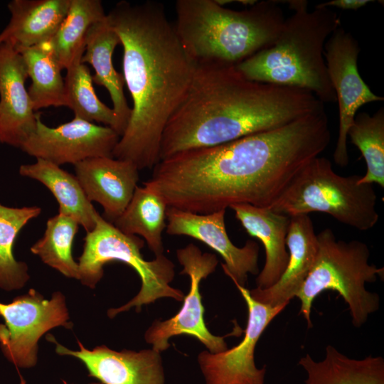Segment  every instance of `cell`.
Segmentation results:
<instances>
[{"label": "cell", "instance_id": "11", "mask_svg": "<svg viewBox=\"0 0 384 384\" xmlns=\"http://www.w3.org/2000/svg\"><path fill=\"white\" fill-rule=\"evenodd\" d=\"M176 256L183 267L181 274L190 277L189 292L184 297L183 306L174 316L163 321H156L151 324L145 333L146 341L160 353L169 347L168 341L171 337L186 334L198 339L210 353H218L227 350L224 340L227 336H214L206 326L199 290L201 281L215 271L218 262L216 256L203 253L192 243L177 250Z\"/></svg>", "mask_w": 384, "mask_h": 384}, {"label": "cell", "instance_id": "10", "mask_svg": "<svg viewBox=\"0 0 384 384\" xmlns=\"http://www.w3.org/2000/svg\"><path fill=\"white\" fill-rule=\"evenodd\" d=\"M360 47L353 35L339 26L327 39L324 55L329 80L338 105L339 127L334 161L339 166L349 162L348 131L363 105L383 100L362 79L358 68Z\"/></svg>", "mask_w": 384, "mask_h": 384}, {"label": "cell", "instance_id": "5", "mask_svg": "<svg viewBox=\"0 0 384 384\" xmlns=\"http://www.w3.org/2000/svg\"><path fill=\"white\" fill-rule=\"evenodd\" d=\"M287 4L293 14L274 43L236 68L247 79L304 89L324 104L334 102L324 52L327 39L341 26L340 18L330 8L309 11L305 0Z\"/></svg>", "mask_w": 384, "mask_h": 384}, {"label": "cell", "instance_id": "28", "mask_svg": "<svg viewBox=\"0 0 384 384\" xmlns=\"http://www.w3.org/2000/svg\"><path fill=\"white\" fill-rule=\"evenodd\" d=\"M79 223L58 213L48 219L44 234L30 248L43 263L68 278L79 279V266L73 257V244Z\"/></svg>", "mask_w": 384, "mask_h": 384}, {"label": "cell", "instance_id": "13", "mask_svg": "<svg viewBox=\"0 0 384 384\" xmlns=\"http://www.w3.org/2000/svg\"><path fill=\"white\" fill-rule=\"evenodd\" d=\"M234 283L248 310L244 337L223 352H201L198 361L206 384H264L266 369L257 368L255 349L265 329L288 304L272 306L260 303L250 296V290Z\"/></svg>", "mask_w": 384, "mask_h": 384}, {"label": "cell", "instance_id": "19", "mask_svg": "<svg viewBox=\"0 0 384 384\" xmlns=\"http://www.w3.org/2000/svg\"><path fill=\"white\" fill-rule=\"evenodd\" d=\"M230 208L246 232L259 239L265 251V262L256 278L257 287L264 289L273 286L284 272L289 253L286 245L290 217L269 208L250 204H233Z\"/></svg>", "mask_w": 384, "mask_h": 384}, {"label": "cell", "instance_id": "32", "mask_svg": "<svg viewBox=\"0 0 384 384\" xmlns=\"http://www.w3.org/2000/svg\"><path fill=\"white\" fill-rule=\"evenodd\" d=\"M18 373L19 378H20L19 384H26V380H24V378H23V376L21 375V374L19 373L18 370ZM63 384H67V383L63 381ZM92 384H102V383H92Z\"/></svg>", "mask_w": 384, "mask_h": 384}, {"label": "cell", "instance_id": "1", "mask_svg": "<svg viewBox=\"0 0 384 384\" xmlns=\"http://www.w3.org/2000/svg\"><path fill=\"white\" fill-rule=\"evenodd\" d=\"M331 142L325 109L277 129L160 160L146 182L169 207L197 214L246 203L268 208Z\"/></svg>", "mask_w": 384, "mask_h": 384}, {"label": "cell", "instance_id": "14", "mask_svg": "<svg viewBox=\"0 0 384 384\" xmlns=\"http://www.w3.org/2000/svg\"><path fill=\"white\" fill-rule=\"evenodd\" d=\"M225 211L197 214L169 207L166 232L171 235H186L207 245L224 260L225 273L233 282L245 287L248 274L259 273V245L247 240L242 247L235 246L227 233Z\"/></svg>", "mask_w": 384, "mask_h": 384}, {"label": "cell", "instance_id": "7", "mask_svg": "<svg viewBox=\"0 0 384 384\" xmlns=\"http://www.w3.org/2000/svg\"><path fill=\"white\" fill-rule=\"evenodd\" d=\"M317 240L315 262L295 295L301 302L300 313L311 328L315 298L322 292L336 291L348 304L353 325L361 326L380 305L378 295L368 292L365 284L383 277V267L369 264L370 250L365 242L337 240L331 228L321 231Z\"/></svg>", "mask_w": 384, "mask_h": 384}, {"label": "cell", "instance_id": "6", "mask_svg": "<svg viewBox=\"0 0 384 384\" xmlns=\"http://www.w3.org/2000/svg\"><path fill=\"white\" fill-rule=\"evenodd\" d=\"M361 176H343L326 158L316 156L291 180L272 210L289 217L321 212L360 231L373 228L379 218L373 184L359 183Z\"/></svg>", "mask_w": 384, "mask_h": 384}, {"label": "cell", "instance_id": "31", "mask_svg": "<svg viewBox=\"0 0 384 384\" xmlns=\"http://www.w3.org/2000/svg\"><path fill=\"white\" fill-rule=\"evenodd\" d=\"M373 0H332L316 4V7L330 8L336 7L343 10H358L368 3L374 2Z\"/></svg>", "mask_w": 384, "mask_h": 384}, {"label": "cell", "instance_id": "9", "mask_svg": "<svg viewBox=\"0 0 384 384\" xmlns=\"http://www.w3.org/2000/svg\"><path fill=\"white\" fill-rule=\"evenodd\" d=\"M0 348L17 368H30L38 360V343L50 329L72 327L65 298L60 292L46 299L31 289L10 303L0 302Z\"/></svg>", "mask_w": 384, "mask_h": 384}, {"label": "cell", "instance_id": "22", "mask_svg": "<svg viewBox=\"0 0 384 384\" xmlns=\"http://www.w3.org/2000/svg\"><path fill=\"white\" fill-rule=\"evenodd\" d=\"M18 173L43 184L55 198L58 213L73 218L86 233L93 230L97 211L87 199L75 176L41 159H36L33 164L21 165Z\"/></svg>", "mask_w": 384, "mask_h": 384}, {"label": "cell", "instance_id": "12", "mask_svg": "<svg viewBox=\"0 0 384 384\" xmlns=\"http://www.w3.org/2000/svg\"><path fill=\"white\" fill-rule=\"evenodd\" d=\"M120 137L112 128L74 117L55 127L37 114L36 124L20 149L27 154L58 166L76 164L94 157H113Z\"/></svg>", "mask_w": 384, "mask_h": 384}, {"label": "cell", "instance_id": "26", "mask_svg": "<svg viewBox=\"0 0 384 384\" xmlns=\"http://www.w3.org/2000/svg\"><path fill=\"white\" fill-rule=\"evenodd\" d=\"M26 64L31 85L28 90L34 111L48 107H66L63 70L49 41L19 52Z\"/></svg>", "mask_w": 384, "mask_h": 384}, {"label": "cell", "instance_id": "4", "mask_svg": "<svg viewBox=\"0 0 384 384\" xmlns=\"http://www.w3.org/2000/svg\"><path fill=\"white\" fill-rule=\"evenodd\" d=\"M177 36L196 65H238L269 47L284 22L278 1L235 11L216 0H178Z\"/></svg>", "mask_w": 384, "mask_h": 384}, {"label": "cell", "instance_id": "29", "mask_svg": "<svg viewBox=\"0 0 384 384\" xmlns=\"http://www.w3.org/2000/svg\"><path fill=\"white\" fill-rule=\"evenodd\" d=\"M351 142L361 151L366 161L367 171L361 176L359 183H374L384 187V109L373 114H356L348 131Z\"/></svg>", "mask_w": 384, "mask_h": 384}, {"label": "cell", "instance_id": "25", "mask_svg": "<svg viewBox=\"0 0 384 384\" xmlns=\"http://www.w3.org/2000/svg\"><path fill=\"white\" fill-rule=\"evenodd\" d=\"M100 0H70L68 13L49 41L51 50L62 70L81 61L90 27L105 20Z\"/></svg>", "mask_w": 384, "mask_h": 384}, {"label": "cell", "instance_id": "20", "mask_svg": "<svg viewBox=\"0 0 384 384\" xmlns=\"http://www.w3.org/2000/svg\"><path fill=\"white\" fill-rule=\"evenodd\" d=\"M119 44V36L107 16L105 20L92 24L88 29L81 63H89L94 68L93 83L107 90L116 117L115 132L121 137L129 123L132 108L128 105L124 92V76L115 70L113 65V53Z\"/></svg>", "mask_w": 384, "mask_h": 384}, {"label": "cell", "instance_id": "16", "mask_svg": "<svg viewBox=\"0 0 384 384\" xmlns=\"http://www.w3.org/2000/svg\"><path fill=\"white\" fill-rule=\"evenodd\" d=\"M28 77L21 54L0 43V142L18 148L36 124L38 112L25 86Z\"/></svg>", "mask_w": 384, "mask_h": 384}, {"label": "cell", "instance_id": "24", "mask_svg": "<svg viewBox=\"0 0 384 384\" xmlns=\"http://www.w3.org/2000/svg\"><path fill=\"white\" fill-rule=\"evenodd\" d=\"M168 208L163 197L144 181L143 186H137L128 206L112 224L123 233L142 237L156 256L161 255Z\"/></svg>", "mask_w": 384, "mask_h": 384}, {"label": "cell", "instance_id": "8", "mask_svg": "<svg viewBox=\"0 0 384 384\" xmlns=\"http://www.w3.org/2000/svg\"><path fill=\"white\" fill-rule=\"evenodd\" d=\"M144 240L137 235L123 233L97 212L95 226L84 238L82 252L79 257V280L91 289L102 279L105 264L118 261L132 267L139 274L142 286L139 293L126 304L110 309L107 315L113 318L119 313L154 302L162 297L177 301L184 299L183 293L170 286L175 275L174 265L163 254L153 260L143 257L141 250Z\"/></svg>", "mask_w": 384, "mask_h": 384}, {"label": "cell", "instance_id": "18", "mask_svg": "<svg viewBox=\"0 0 384 384\" xmlns=\"http://www.w3.org/2000/svg\"><path fill=\"white\" fill-rule=\"evenodd\" d=\"M286 245L289 260L279 279L269 288L250 291L260 303L272 306L289 304L310 272L317 255L318 240L309 215L290 217Z\"/></svg>", "mask_w": 384, "mask_h": 384}, {"label": "cell", "instance_id": "2", "mask_svg": "<svg viewBox=\"0 0 384 384\" xmlns=\"http://www.w3.org/2000/svg\"><path fill=\"white\" fill-rule=\"evenodd\" d=\"M123 48V76L132 100L130 119L112 153L139 170L160 161L166 125L184 100L196 65L162 3L121 1L107 14Z\"/></svg>", "mask_w": 384, "mask_h": 384}, {"label": "cell", "instance_id": "3", "mask_svg": "<svg viewBox=\"0 0 384 384\" xmlns=\"http://www.w3.org/2000/svg\"><path fill=\"white\" fill-rule=\"evenodd\" d=\"M324 108L308 90L247 79L235 65H196L164 130L160 160L277 129Z\"/></svg>", "mask_w": 384, "mask_h": 384}, {"label": "cell", "instance_id": "23", "mask_svg": "<svg viewBox=\"0 0 384 384\" xmlns=\"http://www.w3.org/2000/svg\"><path fill=\"white\" fill-rule=\"evenodd\" d=\"M299 365L306 373L305 384H384L383 357L351 358L331 345L326 346L324 360L316 361L306 354Z\"/></svg>", "mask_w": 384, "mask_h": 384}, {"label": "cell", "instance_id": "15", "mask_svg": "<svg viewBox=\"0 0 384 384\" xmlns=\"http://www.w3.org/2000/svg\"><path fill=\"white\" fill-rule=\"evenodd\" d=\"M46 339L55 344V352L80 360L88 375L102 384H164V372L160 353L152 349L140 351H116L106 346L87 349L78 341L80 349L70 350L60 344L54 336Z\"/></svg>", "mask_w": 384, "mask_h": 384}, {"label": "cell", "instance_id": "17", "mask_svg": "<svg viewBox=\"0 0 384 384\" xmlns=\"http://www.w3.org/2000/svg\"><path fill=\"white\" fill-rule=\"evenodd\" d=\"M75 176L85 196L103 208L106 220L113 223L130 202L139 181V169L129 161L94 157L74 165Z\"/></svg>", "mask_w": 384, "mask_h": 384}, {"label": "cell", "instance_id": "30", "mask_svg": "<svg viewBox=\"0 0 384 384\" xmlns=\"http://www.w3.org/2000/svg\"><path fill=\"white\" fill-rule=\"evenodd\" d=\"M66 70L64 80L66 107L73 111L75 117L102 123L115 132L114 112L97 97L89 68L80 61Z\"/></svg>", "mask_w": 384, "mask_h": 384}, {"label": "cell", "instance_id": "27", "mask_svg": "<svg viewBox=\"0 0 384 384\" xmlns=\"http://www.w3.org/2000/svg\"><path fill=\"white\" fill-rule=\"evenodd\" d=\"M41 208H14L0 203V289L11 292L23 288L28 279V265L14 255L16 238L21 229L41 213Z\"/></svg>", "mask_w": 384, "mask_h": 384}, {"label": "cell", "instance_id": "21", "mask_svg": "<svg viewBox=\"0 0 384 384\" xmlns=\"http://www.w3.org/2000/svg\"><path fill=\"white\" fill-rule=\"evenodd\" d=\"M70 0H12L8 3L11 18L0 32V43L20 52L47 41L65 17Z\"/></svg>", "mask_w": 384, "mask_h": 384}]
</instances>
